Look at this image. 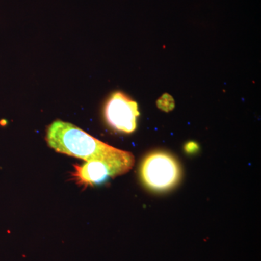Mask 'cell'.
Here are the masks:
<instances>
[{"label": "cell", "instance_id": "1", "mask_svg": "<svg viewBox=\"0 0 261 261\" xmlns=\"http://www.w3.org/2000/svg\"><path fill=\"white\" fill-rule=\"evenodd\" d=\"M45 140L59 153L88 161H101L125 174L133 168L135 157L129 152L115 148L94 138L78 126L56 120L48 126Z\"/></svg>", "mask_w": 261, "mask_h": 261}, {"label": "cell", "instance_id": "2", "mask_svg": "<svg viewBox=\"0 0 261 261\" xmlns=\"http://www.w3.org/2000/svg\"><path fill=\"white\" fill-rule=\"evenodd\" d=\"M181 168L177 159L164 151L150 152L142 160L140 176L149 190L166 192L178 185L181 178Z\"/></svg>", "mask_w": 261, "mask_h": 261}, {"label": "cell", "instance_id": "3", "mask_svg": "<svg viewBox=\"0 0 261 261\" xmlns=\"http://www.w3.org/2000/svg\"><path fill=\"white\" fill-rule=\"evenodd\" d=\"M104 116L108 126L121 133H133L140 116L138 105L126 94L116 92L105 105Z\"/></svg>", "mask_w": 261, "mask_h": 261}, {"label": "cell", "instance_id": "4", "mask_svg": "<svg viewBox=\"0 0 261 261\" xmlns=\"http://www.w3.org/2000/svg\"><path fill=\"white\" fill-rule=\"evenodd\" d=\"M74 172L71 173L72 181L80 187L99 185L110 177L120 176V173L111 166L101 161H88L84 164L73 165Z\"/></svg>", "mask_w": 261, "mask_h": 261}, {"label": "cell", "instance_id": "5", "mask_svg": "<svg viewBox=\"0 0 261 261\" xmlns=\"http://www.w3.org/2000/svg\"><path fill=\"white\" fill-rule=\"evenodd\" d=\"M157 105L160 109L168 112V111H172L174 108L175 103L171 96L168 94H165L162 97L159 98Z\"/></svg>", "mask_w": 261, "mask_h": 261}, {"label": "cell", "instance_id": "6", "mask_svg": "<svg viewBox=\"0 0 261 261\" xmlns=\"http://www.w3.org/2000/svg\"><path fill=\"white\" fill-rule=\"evenodd\" d=\"M185 149L187 153L194 154L199 150V146L195 142H190L185 145Z\"/></svg>", "mask_w": 261, "mask_h": 261}]
</instances>
